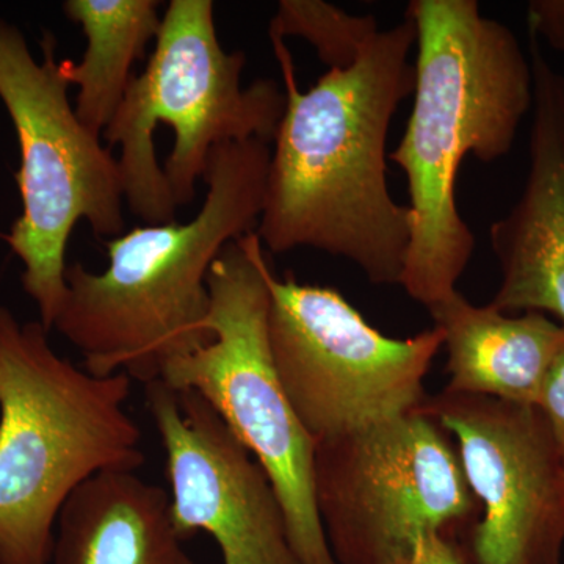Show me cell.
<instances>
[{
    "mask_svg": "<svg viewBox=\"0 0 564 564\" xmlns=\"http://www.w3.org/2000/svg\"><path fill=\"white\" fill-rule=\"evenodd\" d=\"M529 35L564 52V0H532L527 7Z\"/></svg>",
    "mask_w": 564,
    "mask_h": 564,
    "instance_id": "ac0fdd59",
    "label": "cell"
},
{
    "mask_svg": "<svg viewBox=\"0 0 564 564\" xmlns=\"http://www.w3.org/2000/svg\"><path fill=\"white\" fill-rule=\"evenodd\" d=\"M313 481L337 564H408L422 540H456L481 511L458 448L422 411L315 441Z\"/></svg>",
    "mask_w": 564,
    "mask_h": 564,
    "instance_id": "ba28073f",
    "label": "cell"
},
{
    "mask_svg": "<svg viewBox=\"0 0 564 564\" xmlns=\"http://www.w3.org/2000/svg\"><path fill=\"white\" fill-rule=\"evenodd\" d=\"M210 0H172L147 68L133 76L102 132L118 148L124 202L148 225L176 220L195 199L212 151L234 141L272 144L285 93L274 80L242 87L247 57L218 40Z\"/></svg>",
    "mask_w": 564,
    "mask_h": 564,
    "instance_id": "5b68a950",
    "label": "cell"
},
{
    "mask_svg": "<svg viewBox=\"0 0 564 564\" xmlns=\"http://www.w3.org/2000/svg\"><path fill=\"white\" fill-rule=\"evenodd\" d=\"M408 564H474V560L455 538L430 536L421 541Z\"/></svg>",
    "mask_w": 564,
    "mask_h": 564,
    "instance_id": "d6986e66",
    "label": "cell"
},
{
    "mask_svg": "<svg viewBox=\"0 0 564 564\" xmlns=\"http://www.w3.org/2000/svg\"><path fill=\"white\" fill-rule=\"evenodd\" d=\"M415 36L410 17L378 31L358 61L328 69L307 91L299 90L284 41L272 39L288 104L254 231L263 248H314L355 263L370 284L400 285L413 214L389 192L386 141L414 93Z\"/></svg>",
    "mask_w": 564,
    "mask_h": 564,
    "instance_id": "6da1fadb",
    "label": "cell"
},
{
    "mask_svg": "<svg viewBox=\"0 0 564 564\" xmlns=\"http://www.w3.org/2000/svg\"><path fill=\"white\" fill-rule=\"evenodd\" d=\"M40 44L36 62L24 33L0 20V99L21 151L14 177L22 214L7 242L24 263L22 288L51 332L65 302L70 234L87 221L96 237L121 236L124 192L117 159L70 106L54 33L44 32Z\"/></svg>",
    "mask_w": 564,
    "mask_h": 564,
    "instance_id": "8992f818",
    "label": "cell"
},
{
    "mask_svg": "<svg viewBox=\"0 0 564 564\" xmlns=\"http://www.w3.org/2000/svg\"><path fill=\"white\" fill-rule=\"evenodd\" d=\"M272 273L256 232L226 245L212 263L206 347L174 359L161 380L206 400L280 496L303 564H337L314 499V440L303 429L274 367L269 337Z\"/></svg>",
    "mask_w": 564,
    "mask_h": 564,
    "instance_id": "52a82bcc",
    "label": "cell"
},
{
    "mask_svg": "<svg viewBox=\"0 0 564 564\" xmlns=\"http://www.w3.org/2000/svg\"><path fill=\"white\" fill-rule=\"evenodd\" d=\"M536 408L547 422L564 466V355L560 356L545 378Z\"/></svg>",
    "mask_w": 564,
    "mask_h": 564,
    "instance_id": "e0dca14e",
    "label": "cell"
},
{
    "mask_svg": "<svg viewBox=\"0 0 564 564\" xmlns=\"http://www.w3.org/2000/svg\"><path fill=\"white\" fill-rule=\"evenodd\" d=\"M47 334L0 306V564H51L70 494L144 463L141 430L126 411L132 378L79 369Z\"/></svg>",
    "mask_w": 564,
    "mask_h": 564,
    "instance_id": "277c9868",
    "label": "cell"
},
{
    "mask_svg": "<svg viewBox=\"0 0 564 564\" xmlns=\"http://www.w3.org/2000/svg\"><path fill=\"white\" fill-rule=\"evenodd\" d=\"M272 150L261 140L212 151L202 209L191 221L148 225L107 240L109 267H66V296L54 322L98 377L161 380L174 359L206 347L207 276L226 245L258 228Z\"/></svg>",
    "mask_w": 564,
    "mask_h": 564,
    "instance_id": "3957f363",
    "label": "cell"
},
{
    "mask_svg": "<svg viewBox=\"0 0 564 564\" xmlns=\"http://www.w3.org/2000/svg\"><path fill=\"white\" fill-rule=\"evenodd\" d=\"M414 106L388 155L410 188L413 229L400 285L426 310L451 299L473 258L475 237L456 204L467 154L484 163L510 154L533 109L530 55L475 0H413Z\"/></svg>",
    "mask_w": 564,
    "mask_h": 564,
    "instance_id": "7a4b0ae2",
    "label": "cell"
},
{
    "mask_svg": "<svg viewBox=\"0 0 564 564\" xmlns=\"http://www.w3.org/2000/svg\"><path fill=\"white\" fill-rule=\"evenodd\" d=\"M444 336L451 381L445 391L536 406L545 378L564 355V325L549 315L514 317L475 306L456 291L430 307Z\"/></svg>",
    "mask_w": 564,
    "mask_h": 564,
    "instance_id": "4fadbf2b",
    "label": "cell"
},
{
    "mask_svg": "<svg viewBox=\"0 0 564 564\" xmlns=\"http://www.w3.org/2000/svg\"><path fill=\"white\" fill-rule=\"evenodd\" d=\"M182 543L165 489L135 470H106L63 505L51 563L196 564Z\"/></svg>",
    "mask_w": 564,
    "mask_h": 564,
    "instance_id": "5bb4252c",
    "label": "cell"
},
{
    "mask_svg": "<svg viewBox=\"0 0 564 564\" xmlns=\"http://www.w3.org/2000/svg\"><path fill=\"white\" fill-rule=\"evenodd\" d=\"M419 411L455 437L480 503L474 564H563L564 466L541 411L445 389Z\"/></svg>",
    "mask_w": 564,
    "mask_h": 564,
    "instance_id": "30bf717a",
    "label": "cell"
},
{
    "mask_svg": "<svg viewBox=\"0 0 564 564\" xmlns=\"http://www.w3.org/2000/svg\"><path fill=\"white\" fill-rule=\"evenodd\" d=\"M529 55L534 84L529 174L513 209L489 229L502 274L489 304L505 314L554 315L564 325V74L532 35Z\"/></svg>",
    "mask_w": 564,
    "mask_h": 564,
    "instance_id": "7c38bea8",
    "label": "cell"
},
{
    "mask_svg": "<svg viewBox=\"0 0 564 564\" xmlns=\"http://www.w3.org/2000/svg\"><path fill=\"white\" fill-rule=\"evenodd\" d=\"M269 285L274 367L314 443L421 410L440 328L393 339L336 289L300 284L291 272L270 273Z\"/></svg>",
    "mask_w": 564,
    "mask_h": 564,
    "instance_id": "9c48e42d",
    "label": "cell"
},
{
    "mask_svg": "<svg viewBox=\"0 0 564 564\" xmlns=\"http://www.w3.org/2000/svg\"><path fill=\"white\" fill-rule=\"evenodd\" d=\"M165 451L174 529L214 538L223 564H303L280 496L258 459L199 393L144 384Z\"/></svg>",
    "mask_w": 564,
    "mask_h": 564,
    "instance_id": "8fae6325",
    "label": "cell"
},
{
    "mask_svg": "<svg viewBox=\"0 0 564 564\" xmlns=\"http://www.w3.org/2000/svg\"><path fill=\"white\" fill-rule=\"evenodd\" d=\"M380 31L373 17H351L322 0H282L270 24V36H300L313 44L328 69H345Z\"/></svg>",
    "mask_w": 564,
    "mask_h": 564,
    "instance_id": "2e32d148",
    "label": "cell"
},
{
    "mask_svg": "<svg viewBox=\"0 0 564 564\" xmlns=\"http://www.w3.org/2000/svg\"><path fill=\"white\" fill-rule=\"evenodd\" d=\"M68 20L87 39L80 62L61 61L69 85L79 88L77 117L101 135L120 109L132 80V66L143 61L148 44L158 39L162 17L159 0H66Z\"/></svg>",
    "mask_w": 564,
    "mask_h": 564,
    "instance_id": "9a60e30c",
    "label": "cell"
}]
</instances>
